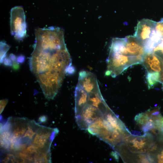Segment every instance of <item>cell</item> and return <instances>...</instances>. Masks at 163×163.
Returning a JSON list of instances; mask_svg holds the SVG:
<instances>
[{"instance_id":"obj_13","label":"cell","mask_w":163,"mask_h":163,"mask_svg":"<svg viewBox=\"0 0 163 163\" xmlns=\"http://www.w3.org/2000/svg\"><path fill=\"white\" fill-rule=\"evenodd\" d=\"M155 30L161 37H163V19L156 22Z\"/></svg>"},{"instance_id":"obj_6","label":"cell","mask_w":163,"mask_h":163,"mask_svg":"<svg viewBox=\"0 0 163 163\" xmlns=\"http://www.w3.org/2000/svg\"><path fill=\"white\" fill-rule=\"evenodd\" d=\"M78 84L88 94H101L97 77L91 72L85 70L80 72Z\"/></svg>"},{"instance_id":"obj_21","label":"cell","mask_w":163,"mask_h":163,"mask_svg":"<svg viewBox=\"0 0 163 163\" xmlns=\"http://www.w3.org/2000/svg\"><path fill=\"white\" fill-rule=\"evenodd\" d=\"M159 82L163 84V69L160 73Z\"/></svg>"},{"instance_id":"obj_16","label":"cell","mask_w":163,"mask_h":163,"mask_svg":"<svg viewBox=\"0 0 163 163\" xmlns=\"http://www.w3.org/2000/svg\"><path fill=\"white\" fill-rule=\"evenodd\" d=\"M11 59L8 58H5L3 61L4 64L6 66H12L13 62Z\"/></svg>"},{"instance_id":"obj_17","label":"cell","mask_w":163,"mask_h":163,"mask_svg":"<svg viewBox=\"0 0 163 163\" xmlns=\"http://www.w3.org/2000/svg\"><path fill=\"white\" fill-rule=\"evenodd\" d=\"M25 58L23 55H20L17 58V62L18 63H23L25 61Z\"/></svg>"},{"instance_id":"obj_5","label":"cell","mask_w":163,"mask_h":163,"mask_svg":"<svg viewBox=\"0 0 163 163\" xmlns=\"http://www.w3.org/2000/svg\"><path fill=\"white\" fill-rule=\"evenodd\" d=\"M104 115L97 108L87 104L80 114L75 117L76 121L79 128L82 130L87 129L89 125Z\"/></svg>"},{"instance_id":"obj_11","label":"cell","mask_w":163,"mask_h":163,"mask_svg":"<svg viewBox=\"0 0 163 163\" xmlns=\"http://www.w3.org/2000/svg\"><path fill=\"white\" fill-rule=\"evenodd\" d=\"M160 75L159 72H147L146 78L149 89L152 88L159 82Z\"/></svg>"},{"instance_id":"obj_8","label":"cell","mask_w":163,"mask_h":163,"mask_svg":"<svg viewBox=\"0 0 163 163\" xmlns=\"http://www.w3.org/2000/svg\"><path fill=\"white\" fill-rule=\"evenodd\" d=\"M75 117L80 115L88 104V94L78 84L75 91Z\"/></svg>"},{"instance_id":"obj_4","label":"cell","mask_w":163,"mask_h":163,"mask_svg":"<svg viewBox=\"0 0 163 163\" xmlns=\"http://www.w3.org/2000/svg\"><path fill=\"white\" fill-rule=\"evenodd\" d=\"M156 22L149 19H143L138 22L134 36L143 45L148 43L156 33Z\"/></svg>"},{"instance_id":"obj_7","label":"cell","mask_w":163,"mask_h":163,"mask_svg":"<svg viewBox=\"0 0 163 163\" xmlns=\"http://www.w3.org/2000/svg\"><path fill=\"white\" fill-rule=\"evenodd\" d=\"M142 63L147 72L160 73L163 69V59L152 52L146 53Z\"/></svg>"},{"instance_id":"obj_18","label":"cell","mask_w":163,"mask_h":163,"mask_svg":"<svg viewBox=\"0 0 163 163\" xmlns=\"http://www.w3.org/2000/svg\"><path fill=\"white\" fill-rule=\"evenodd\" d=\"M12 66L13 69L15 70H18L20 67L19 64L17 61L13 62Z\"/></svg>"},{"instance_id":"obj_3","label":"cell","mask_w":163,"mask_h":163,"mask_svg":"<svg viewBox=\"0 0 163 163\" xmlns=\"http://www.w3.org/2000/svg\"><path fill=\"white\" fill-rule=\"evenodd\" d=\"M11 32L17 39L24 38L26 34L25 17L23 8L20 6L12 8L11 11Z\"/></svg>"},{"instance_id":"obj_22","label":"cell","mask_w":163,"mask_h":163,"mask_svg":"<svg viewBox=\"0 0 163 163\" xmlns=\"http://www.w3.org/2000/svg\"><path fill=\"white\" fill-rule=\"evenodd\" d=\"M9 58L13 62L16 61V58L15 56L13 54H11L9 56Z\"/></svg>"},{"instance_id":"obj_14","label":"cell","mask_w":163,"mask_h":163,"mask_svg":"<svg viewBox=\"0 0 163 163\" xmlns=\"http://www.w3.org/2000/svg\"><path fill=\"white\" fill-rule=\"evenodd\" d=\"M132 142L133 143V146L138 149H140L143 148L145 143V142H143L142 141H139L135 139H133Z\"/></svg>"},{"instance_id":"obj_2","label":"cell","mask_w":163,"mask_h":163,"mask_svg":"<svg viewBox=\"0 0 163 163\" xmlns=\"http://www.w3.org/2000/svg\"><path fill=\"white\" fill-rule=\"evenodd\" d=\"M146 53L143 45L134 36L113 38L106 60L105 75L115 78L129 67L142 63Z\"/></svg>"},{"instance_id":"obj_1","label":"cell","mask_w":163,"mask_h":163,"mask_svg":"<svg viewBox=\"0 0 163 163\" xmlns=\"http://www.w3.org/2000/svg\"><path fill=\"white\" fill-rule=\"evenodd\" d=\"M29 60V66L47 99L57 94L66 74L72 66L65 43L63 30L59 27L38 28Z\"/></svg>"},{"instance_id":"obj_15","label":"cell","mask_w":163,"mask_h":163,"mask_svg":"<svg viewBox=\"0 0 163 163\" xmlns=\"http://www.w3.org/2000/svg\"><path fill=\"white\" fill-rule=\"evenodd\" d=\"M8 101V100L6 99L0 100V114L3 111Z\"/></svg>"},{"instance_id":"obj_9","label":"cell","mask_w":163,"mask_h":163,"mask_svg":"<svg viewBox=\"0 0 163 163\" xmlns=\"http://www.w3.org/2000/svg\"><path fill=\"white\" fill-rule=\"evenodd\" d=\"M103 117L108 122L113 129L118 130L120 132H122L123 125L113 114L110 110L104 115Z\"/></svg>"},{"instance_id":"obj_19","label":"cell","mask_w":163,"mask_h":163,"mask_svg":"<svg viewBox=\"0 0 163 163\" xmlns=\"http://www.w3.org/2000/svg\"><path fill=\"white\" fill-rule=\"evenodd\" d=\"M111 154L118 161L119 159V155L118 153L116 152H113L111 153Z\"/></svg>"},{"instance_id":"obj_12","label":"cell","mask_w":163,"mask_h":163,"mask_svg":"<svg viewBox=\"0 0 163 163\" xmlns=\"http://www.w3.org/2000/svg\"><path fill=\"white\" fill-rule=\"evenodd\" d=\"M9 48L8 45L6 43L1 42L0 43V63H2L6 56V53Z\"/></svg>"},{"instance_id":"obj_10","label":"cell","mask_w":163,"mask_h":163,"mask_svg":"<svg viewBox=\"0 0 163 163\" xmlns=\"http://www.w3.org/2000/svg\"><path fill=\"white\" fill-rule=\"evenodd\" d=\"M147 52H152L163 59V37H161L149 48Z\"/></svg>"},{"instance_id":"obj_20","label":"cell","mask_w":163,"mask_h":163,"mask_svg":"<svg viewBox=\"0 0 163 163\" xmlns=\"http://www.w3.org/2000/svg\"><path fill=\"white\" fill-rule=\"evenodd\" d=\"M47 118L46 117L44 116L40 117L39 119V120L41 122H45L47 120Z\"/></svg>"}]
</instances>
